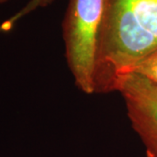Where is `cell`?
Listing matches in <instances>:
<instances>
[{
  "label": "cell",
  "mask_w": 157,
  "mask_h": 157,
  "mask_svg": "<svg viewBox=\"0 0 157 157\" xmlns=\"http://www.w3.org/2000/svg\"><path fill=\"white\" fill-rule=\"evenodd\" d=\"M157 52V0H103L95 86L109 92L113 78Z\"/></svg>",
  "instance_id": "6da1fadb"
},
{
  "label": "cell",
  "mask_w": 157,
  "mask_h": 157,
  "mask_svg": "<svg viewBox=\"0 0 157 157\" xmlns=\"http://www.w3.org/2000/svg\"><path fill=\"white\" fill-rule=\"evenodd\" d=\"M103 0H69L63 21L66 56L75 84L85 94L96 92L98 36Z\"/></svg>",
  "instance_id": "7a4b0ae2"
},
{
  "label": "cell",
  "mask_w": 157,
  "mask_h": 157,
  "mask_svg": "<svg viewBox=\"0 0 157 157\" xmlns=\"http://www.w3.org/2000/svg\"><path fill=\"white\" fill-rule=\"evenodd\" d=\"M109 91L119 92L129 121L145 146L147 157H157V84L134 73H120Z\"/></svg>",
  "instance_id": "3957f363"
},
{
  "label": "cell",
  "mask_w": 157,
  "mask_h": 157,
  "mask_svg": "<svg viewBox=\"0 0 157 157\" xmlns=\"http://www.w3.org/2000/svg\"><path fill=\"white\" fill-rule=\"evenodd\" d=\"M125 73H136L157 84V52L137 62Z\"/></svg>",
  "instance_id": "277c9868"
},
{
  "label": "cell",
  "mask_w": 157,
  "mask_h": 157,
  "mask_svg": "<svg viewBox=\"0 0 157 157\" xmlns=\"http://www.w3.org/2000/svg\"><path fill=\"white\" fill-rule=\"evenodd\" d=\"M7 1H9V0H0V4H4V3H6ZM53 1H54V0H32L28 5L23 9L22 11L17 13L16 16L11 17L9 21H7V22L5 23V24L3 25V26H2V29H3V30H8V29H10L11 25H12V24L15 22L17 19L23 17L24 15L29 13L30 11L35 10L37 7H39V6L45 7V6H47L48 5H50L51 3H52Z\"/></svg>",
  "instance_id": "5b68a950"
}]
</instances>
